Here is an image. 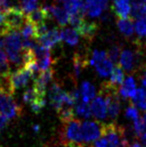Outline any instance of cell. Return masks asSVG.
Masks as SVG:
<instances>
[{
  "label": "cell",
  "instance_id": "6da1fadb",
  "mask_svg": "<svg viewBox=\"0 0 146 147\" xmlns=\"http://www.w3.org/2000/svg\"><path fill=\"white\" fill-rule=\"evenodd\" d=\"M82 134V122L74 119L68 123L63 124L60 129V144L67 147L70 144H84Z\"/></svg>",
  "mask_w": 146,
  "mask_h": 147
},
{
  "label": "cell",
  "instance_id": "7a4b0ae2",
  "mask_svg": "<svg viewBox=\"0 0 146 147\" xmlns=\"http://www.w3.org/2000/svg\"><path fill=\"white\" fill-rule=\"evenodd\" d=\"M143 64V53L140 49L131 50L129 49H124L121 52L119 65L129 73H135L138 69L141 68Z\"/></svg>",
  "mask_w": 146,
  "mask_h": 147
},
{
  "label": "cell",
  "instance_id": "3957f363",
  "mask_svg": "<svg viewBox=\"0 0 146 147\" xmlns=\"http://www.w3.org/2000/svg\"><path fill=\"white\" fill-rule=\"evenodd\" d=\"M27 16L21 9H9L4 11V24L9 32L21 31Z\"/></svg>",
  "mask_w": 146,
  "mask_h": 147
},
{
  "label": "cell",
  "instance_id": "277c9868",
  "mask_svg": "<svg viewBox=\"0 0 146 147\" xmlns=\"http://www.w3.org/2000/svg\"><path fill=\"white\" fill-rule=\"evenodd\" d=\"M0 113L9 120L11 118L21 117L22 108L15 102L11 95L0 91Z\"/></svg>",
  "mask_w": 146,
  "mask_h": 147
},
{
  "label": "cell",
  "instance_id": "5b68a950",
  "mask_svg": "<svg viewBox=\"0 0 146 147\" xmlns=\"http://www.w3.org/2000/svg\"><path fill=\"white\" fill-rule=\"evenodd\" d=\"M103 124L95 121H85L82 123V134L85 144H91L102 137Z\"/></svg>",
  "mask_w": 146,
  "mask_h": 147
},
{
  "label": "cell",
  "instance_id": "8992f818",
  "mask_svg": "<svg viewBox=\"0 0 146 147\" xmlns=\"http://www.w3.org/2000/svg\"><path fill=\"white\" fill-rule=\"evenodd\" d=\"M33 76H34L33 73L25 67L19 68L17 71H15L14 73L11 74L10 81H11V85H12L14 90H20V88L27 86L30 79L32 78Z\"/></svg>",
  "mask_w": 146,
  "mask_h": 147
},
{
  "label": "cell",
  "instance_id": "52a82bcc",
  "mask_svg": "<svg viewBox=\"0 0 146 147\" xmlns=\"http://www.w3.org/2000/svg\"><path fill=\"white\" fill-rule=\"evenodd\" d=\"M64 95H65V91L63 90L60 84L53 83L51 85L48 92V98L51 106L56 110V112L60 111L61 109V107L63 106Z\"/></svg>",
  "mask_w": 146,
  "mask_h": 147
},
{
  "label": "cell",
  "instance_id": "ba28073f",
  "mask_svg": "<svg viewBox=\"0 0 146 147\" xmlns=\"http://www.w3.org/2000/svg\"><path fill=\"white\" fill-rule=\"evenodd\" d=\"M38 43L41 44L43 47L48 49H51L54 46L59 44L61 41V31L59 28H53L51 30H48V33H46L44 36L38 38Z\"/></svg>",
  "mask_w": 146,
  "mask_h": 147
},
{
  "label": "cell",
  "instance_id": "9c48e42d",
  "mask_svg": "<svg viewBox=\"0 0 146 147\" xmlns=\"http://www.w3.org/2000/svg\"><path fill=\"white\" fill-rule=\"evenodd\" d=\"M47 7L51 15V18L55 19L60 26L64 27L70 24L71 15L67 12L63 7H59L57 5H47Z\"/></svg>",
  "mask_w": 146,
  "mask_h": 147
},
{
  "label": "cell",
  "instance_id": "30bf717a",
  "mask_svg": "<svg viewBox=\"0 0 146 147\" xmlns=\"http://www.w3.org/2000/svg\"><path fill=\"white\" fill-rule=\"evenodd\" d=\"M111 9L118 19H128L131 13L130 0H112Z\"/></svg>",
  "mask_w": 146,
  "mask_h": 147
},
{
  "label": "cell",
  "instance_id": "8fae6325",
  "mask_svg": "<svg viewBox=\"0 0 146 147\" xmlns=\"http://www.w3.org/2000/svg\"><path fill=\"white\" fill-rule=\"evenodd\" d=\"M55 1L61 4L70 15L81 14L85 16V0H55Z\"/></svg>",
  "mask_w": 146,
  "mask_h": 147
},
{
  "label": "cell",
  "instance_id": "7c38bea8",
  "mask_svg": "<svg viewBox=\"0 0 146 147\" xmlns=\"http://www.w3.org/2000/svg\"><path fill=\"white\" fill-rule=\"evenodd\" d=\"M92 115L98 119H104L108 115V107L105 99L99 95L96 97L90 104Z\"/></svg>",
  "mask_w": 146,
  "mask_h": 147
},
{
  "label": "cell",
  "instance_id": "4fadbf2b",
  "mask_svg": "<svg viewBox=\"0 0 146 147\" xmlns=\"http://www.w3.org/2000/svg\"><path fill=\"white\" fill-rule=\"evenodd\" d=\"M98 29H99V26L97 24V22H87L86 20H84L78 28L75 29V31L77 32L79 36H81L83 38H85L86 40L91 41L95 37L96 34H97Z\"/></svg>",
  "mask_w": 146,
  "mask_h": 147
},
{
  "label": "cell",
  "instance_id": "5bb4252c",
  "mask_svg": "<svg viewBox=\"0 0 146 147\" xmlns=\"http://www.w3.org/2000/svg\"><path fill=\"white\" fill-rule=\"evenodd\" d=\"M137 90L135 80L132 76H128L119 88V96L123 99H131Z\"/></svg>",
  "mask_w": 146,
  "mask_h": 147
},
{
  "label": "cell",
  "instance_id": "9a60e30c",
  "mask_svg": "<svg viewBox=\"0 0 146 147\" xmlns=\"http://www.w3.org/2000/svg\"><path fill=\"white\" fill-rule=\"evenodd\" d=\"M80 95H81L82 102L86 103H89V102L93 100L96 96V90L94 86L87 81H84L81 84L80 88Z\"/></svg>",
  "mask_w": 146,
  "mask_h": 147
},
{
  "label": "cell",
  "instance_id": "2e32d148",
  "mask_svg": "<svg viewBox=\"0 0 146 147\" xmlns=\"http://www.w3.org/2000/svg\"><path fill=\"white\" fill-rule=\"evenodd\" d=\"M73 61H74V74L75 76L77 78L81 75L83 69L87 64H89V61H87V57L85 55H83L82 53L76 52L75 53L74 58H73Z\"/></svg>",
  "mask_w": 146,
  "mask_h": 147
},
{
  "label": "cell",
  "instance_id": "e0dca14e",
  "mask_svg": "<svg viewBox=\"0 0 146 147\" xmlns=\"http://www.w3.org/2000/svg\"><path fill=\"white\" fill-rule=\"evenodd\" d=\"M116 24L119 31L122 34L126 37H130L134 33V24L131 18L128 19H118Z\"/></svg>",
  "mask_w": 146,
  "mask_h": 147
},
{
  "label": "cell",
  "instance_id": "ac0fdd59",
  "mask_svg": "<svg viewBox=\"0 0 146 147\" xmlns=\"http://www.w3.org/2000/svg\"><path fill=\"white\" fill-rule=\"evenodd\" d=\"M85 9L86 14L91 18L100 17L103 10L98 0H85Z\"/></svg>",
  "mask_w": 146,
  "mask_h": 147
},
{
  "label": "cell",
  "instance_id": "d6986e66",
  "mask_svg": "<svg viewBox=\"0 0 146 147\" xmlns=\"http://www.w3.org/2000/svg\"><path fill=\"white\" fill-rule=\"evenodd\" d=\"M114 67V63L109 60L108 57L104 60H102L101 61H99V63H96L95 65L96 71H97L98 75L101 76L102 77H107L108 76H110Z\"/></svg>",
  "mask_w": 146,
  "mask_h": 147
},
{
  "label": "cell",
  "instance_id": "ffe728a7",
  "mask_svg": "<svg viewBox=\"0 0 146 147\" xmlns=\"http://www.w3.org/2000/svg\"><path fill=\"white\" fill-rule=\"evenodd\" d=\"M130 103L139 109L146 111V91L143 88H137L133 97L130 99Z\"/></svg>",
  "mask_w": 146,
  "mask_h": 147
},
{
  "label": "cell",
  "instance_id": "44dd1931",
  "mask_svg": "<svg viewBox=\"0 0 146 147\" xmlns=\"http://www.w3.org/2000/svg\"><path fill=\"white\" fill-rule=\"evenodd\" d=\"M61 40L66 42L67 44L71 46H75L78 43V36L79 34L75 29L71 28H63L61 30Z\"/></svg>",
  "mask_w": 146,
  "mask_h": 147
},
{
  "label": "cell",
  "instance_id": "7402d4cb",
  "mask_svg": "<svg viewBox=\"0 0 146 147\" xmlns=\"http://www.w3.org/2000/svg\"><path fill=\"white\" fill-rule=\"evenodd\" d=\"M21 34L22 38H27V39H38V34H37V30L36 26L34 24H32L28 20H26L25 24L21 29Z\"/></svg>",
  "mask_w": 146,
  "mask_h": 147
},
{
  "label": "cell",
  "instance_id": "603a6c76",
  "mask_svg": "<svg viewBox=\"0 0 146 147\" xmlns=\"http://www.w3.org/2000/svg\"><path fill=\"white\" fill-rule=\"evenodd\" d=\"M57 113H58L59 118L63 124L68 123L72 120H74L75 117V114H76L74 107L67 106V105H63V107H61V109L57 112Z\"/></svg>",
  "mask_w": 146,
  "mask_h": 147
},
{
  "label": "cell",
  "instance_id": "cb8c5ba5",
  "mask_svg": "<svg viewBox=\"0 0 146 147\" xmlns=\"http://www.w3.org/2000/svg\"><path fill=\"white\" fill-rule=\"evenodd\" d=\"M125 80V75L123 72V69L119 64H116L114 67L112 73L110 75V82L112 83L114 86L120 87Z\"/></svg>",
  "mask_w": 146,
  "mask_h": 147
},
{
  "label": "cell",
  "instance_id": "d4e9b609",
  "mask_svg": "<svg viewBox=\"0 0 146 147\" xmlns=\"http://www.w3.org/2000/svg\"><path fill=\"white\" fill-rule=\"evenodd\" d=\"M75 113L80 117L84 118H89L92 117V112H91V107L89 103H86L80 100L78 103L75 104Z\"/></svg>",
  "mask_w": 146,
  "mask_h": 147
},
{
  "label": "cell",
  "instance_id": "484cf974",
  "mask_svg": "<svg viewBox=\"0 0 146 147\" xmlns=\"http://www.w3.org/2000/svg\"><path fill=\"white\" fill-rule=\"evenodd\" d=\"M19 6L26 15H28L37 9L38 0H19Z\"/></svg>",
  "mask_w": 146,
  "mask_h": 147
},
{
  "label": "cell",
  "instance_id": "4316f807",
  "mask_svg": "<svg viewBox=\"0 0 146 147\" xmlns=\"http://www.w3.org/2000/svg\"><path fill=\"white\" fill-rule=\"evenodd\" d=\"M22 99H24V102L25 103H29L31 105L32 103L36 102L38 99H40V97L36 93V91L34 88V87H32V88H27V90L24 91V96H22Z\"/></svg>",
  "mask_w": 146,
  "mask_h": 147
},
{
  "label": "cell",
  "instance_id": "83f0119b",
  "mask_svg": "<svg viewBox=\"0 0 146 147\" xmlns=\"http://www.w3.org/2000/svg\"><path fill=\"white\" fill-rule=\"evenodd\" d=\"M121 56V47L119 45H114L107 51V57L113 63H117L119 57Z\"/></svg>",
  "mask_w": 146,
  "mask_h": 147
},
{
  "label": "cell",
  "instance_id": "f1b7e54d",
  "mask_svg": "<svg viewBox=\"0 0 146 147\" xmlns=\"http://www.w3.org/2000/svg\"><path fill=\"white\" fill-rule=\"evenodd\" d=\"M135 31L139 36L141 37L146 36V16L136 21Z\"/></svg>",
  "mask_w": 146,
  "mask_h": 147
},
{
  "label": "cell",
  "instance_id": "f546056e",
  "mask_svg": "<svg viewBox=\"0 0 146 147\" xmlns=\"http://www.w3.org/2000/svg\"><path fill=\"white\" fill-rule=\"evenodd\" d=\"M107 58V52L104 50H97L95 49L93 53H92L91 59L89 60V64L92 66H95L96 63H98L99 61L102 60H104Z\"/></svg>",
  "mask_w": 146,
  "mask_h": 147
},
{
  "label": "cell",
  "instance_id": "4dcf8cb0",
  "mask_svg": "<svg viewBox=\"0 0 146 147\" xmlns=\"http://www.w3.org/2000/svg\"><path fill=\"white\" fill-rule=\"evenodd\" d=\"M145 129L144 127V122H143V118L140 117L139 119H137L136 121L133 122V130L134 133H135V136L138 138H141V135L143 134Z\"/></svg>",
  "mask_w": 146,
  "mask_h": 147
},
{
  "label": "cell",
  "instance_id": "1f68e13d",
  "mask_svg": "<svg viewBox=\"0 0 146 147\" xmlns=\"http://www.w3.org/2000/svg\"><path fill=\"white\" fill-rule=\"evenodd\" d=\"M125 115H126V118L130 119V120H132L133 122L136 121L137 119L140 118L139 111H138L137 107H135L131 103H130L129 106L126 109V111H125Z\"/></svg>",
  "mask_w": 146,
  "mask_h": 147
},
{
  "label": "cell",
  "instance_id": "d6a6232c",
  "mask_svg": "<svg viewBox=\"0 0 146 147\" xmlns=\"http://www.w3.org/2000/svg\"><path fill=\"white\" fill-rule=\"evenodd\" d=\"M46 103H47L46 98H40V99H38L36 102L31 104V109H32V111L34 114H39L40 112L43 110V108L46 106Z\"/></svg>",
  "mask_w": 146,
  "mask_h": 147
},
{
  "label": "cell",
  "instance_id": "836d02e7",
  "mask_svg": "<svg viewBox=\"0 0 146 147\" xmlns=\"http://www.w3.org/2000/svg\"><path fill=\"white\" fill-rule=\"evenodd\" d=\"M131 9H141L146 5V0H130Z\"/></svg>",
  "mask_w": 146,
  "mask_h": 147
},
{
  "label": "cell",
  "instance_id": "e575fe53",
  "mask_svg": "<svg viewBox=\"0 0 146 147\" xmlns=\"http://www.w3.org/2000/svg\"><path fill=\"white\" fill-rule=\"evenodd\" d=\"M7 123H9V119L0 113V130L3 129L7 125Z\"/></svg>",
  "mask_w": 146,
  "mask_h": 147
},
{
  "label": "cell",
  "instance_id": "d590c367",
  "mask_svg": "<svg viewBox=\"0 0 146 147\" xmlns=\"http://www.w3.org/2000/svg\"><path fill=\"white\" fill-rule=\"evenodd\" d=\"M98 2L100 3V5H101L103 10L107 9V7H108V0H98Z\"/></svg>",
  "mask_w": 146,
  "mask_h": 147
},
{
  "label": "cell",
  "instance_id": "8d00e7d4",
  "mask_svg": "<svg viewBox=\"0 0 146 147\" xmlns=\"http://www.w3.org/2000/svg\"><path fill=\"white\" fill-rule=\"evenodd\" d=\"M128 147H143V144H141L139 142L135 141V142H133L132 144H129Z\"/></svg>",
  "mask_w": 146,
  "mask_h": 147
},
{
  "label": "cell",
  "instance_id": "74e56055",
  "mask_svg": "<svg viewBox=\"0 0 146 147\" xmlns=\"http://www.w3.org/2000/svg\"><path fill=\"white\" fill-rule=\"evenodd\" d=\"M141 84H143V88L146 90V72L144 73V75L143 76V78H141Z\"/></svg>",
  "mask_w": 146,
  "mask_h": 147
},
{
  "label": "cell",
  "instance_id": "f35d334b",
  "mask_svg": "<svg viewBox=\"0 0 146 147\" xmlns=\"http://www.w3.org/2000/svg\"><path fill=\"white\" fill-rule=\"evenodd\" d=\"M33 129H34V132H38V131H39V129H40L39 125H34V126L33 127Z\"/></svg>",
  "mask_w": 146,
  "mask_h": 147
},
{
  "label": "cell",
  "instance_id": "ab89813d",
  "mask_svg": "<svg viewBox=\"0 0 146 147\" xmlns=\"http://www.w3.org/2000/svg\"><path fill=\"white\" fill-rule=\"evenodd\" d=\"M0 11H3V9H2V7H1V4H0Z\"/></svg>",
  "mask_w": 146,
  "mask_h": 147
}]
</instances>
